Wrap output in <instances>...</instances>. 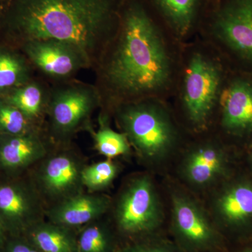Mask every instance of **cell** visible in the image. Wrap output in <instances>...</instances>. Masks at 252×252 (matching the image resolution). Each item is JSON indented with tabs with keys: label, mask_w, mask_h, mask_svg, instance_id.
Wrapping results in <instances>:
<instances>
[{
	"label": "cell",
	"mask_w": 252,
	"mask_h": 252,
	"mask_svg": "<svg viewBox=\"0 0 252 252\" xmlns=\"http://www.w3.org/2000/svg\"><path fill=\"white\" fill-rule=\"evenodd\" d=\"M100 107L147 99L163 89L171 76L165 41L139 0H125L115 34L94 68Z\"/></svg>",
	"instance_id": "6da1fadb"
},
{
	"label": "cell",
	"mask_w": 252,
	"mask_h": 252,
	"mask_svg": "<svg viewBox=\"0 0 252 252\" xmlns=\"http://www.w3.org/2000/svg\"><path fill=\"white\" fill-rule=\"evenodd\" d=\"M125 0H19L11 28L21 44L36 39L70 43L94 69L115 34Z\"/></svg>",
	"instance_id": "7a4b0ae2"
},
{
	"label": "cell",
	"mask_w": 252,
	"mask_h": 252,
	"mask_svg": "<svg viewBox=\"0 0 252 252\" xmlns=\"http://www.w3.org/2000/svg\"><path fill=\"white\" fill-rule=\"evenodd\" d=\"M147 99L116 107L124 133L141 157L154 160L170 151L175 140L173 126L161 108Z\"/></svg>",
	"instance_id": "3957f363"
},
{
	"label": "cell",
	"mask_w": 252,
	"mask_h": 252,
	"mask_svg": "<svg viewBox=\"0 0 252 252\" xmlns=\"http://www.w3.org/2000/svg\"><path fill=\"white\" fill-rule=\"evenodd\" d=\"M99 107L100 97L94 85L74 79L54 84L46 112L51 135L60 140L70 137Z\"/></svg>",
	"instance_id": "277c9868"
},
{
	"label": "cell",
	"mask_w": 252,
	"mask_h": 252,
	"mask_svg": "<svg viewBox=\"0 0 252 252\" xmlns=\"http://www.w3.org/2000/svg\"><path fill=\"white\" fill-rule=\"evenodd\" d=\"M221 73L213 60L201 53L192 55L184 76V107L193 125L206 124L220 94Z\"/></svg>",
	"instance_id": "5b68a950"
},
{
	"label": "cell",
	"mask_w": 252,
	"mask_h": 252,
	"mask_svg": "<svg viewBox=\"0 0 252 252\" xmlns=\"http://www.w3.org/2000/svg\"><path fill=\"white\" fill-rule=\"evenodd\" d=\"M21 44L23 54L34 69L54 84L72 80L82 69L91 68L85 54L70 43L49 39Z\"/></svg>",
	"instance_id": "8992f818"
},
{
	"label": "cell",
	"mask_w": 252,
	"mask_h": 252,
	"mask_svg": "<svg viewBox=\"0 0 252 252\" xmlns=\"http://www.w3.org/2000/svg\"><path fill=\"white\" fill-rule=\"evenodd\" d=\"M162 218L155 187L147 176L132 181L124 189L116 209L119 228L128 234L153 230Z\"/></svg>",
	"instance_id": "52a82bcc"
},
{
	"label": "cell",
	"mask_w": 252,
	"mask_h": 252,
	"mask_svg": "<svg viewBox=\"0 0 252 252\" xmlns=\"http://www.w3.org/2000/svg\"><path fill=\"white\" fill-rule=\"evenodd\" d=\"M210 21L215 35L252 63V0H220L212 10Z\"/></svg>",
	"instance_id": "ba28073f"
},
{
	"label": "cell",
	"mask_w": 252,
	"mask_h": 252,
	"mask_svg": "<svg viewBox=\"0 0 252 252\" xmlns=\"http://www.w3.org/2000/svg\"><path fill=\"white\" fill-rule=\"evenodd\" d=\"M84 165L71 152H63L46 158L37 175L40 190L57 203L81 193Z\"/></svg>",
	"instance_id": "9c48e42d"
},
{
	"label": "cell",
	"mask_w": 252,
	"mask_h": 252,
	"mask_svg": "<svg viewBox=\"0 0 252 252\" xmlns=\"http://www.w3.org/2000/svg\"><path fill=\"white\" fill-rule=\"evenodd\" d=\"M172 223L179 238L190 248H205L215 240V231L202 209L182 194L172 195Z\"/></svg>",
	"instance_id": "30bf717a"
},
{
	"label": "cell",
	"mask_w": 252,
	"mask_h": 252,
	"mask_svg": "<svg viewBox=\"0 0 252 252\" xmlns=\"http://www.w3.org/2000/svg\"><path fill=\"white\" fill-rule=\"evenodd\" d=\"M110 200L98 194L78 193L55 204L46 212L50 221L72 228L92 223L108 210Z\"/></svg>",
	"instance_id": "8fae6325"
},
{
	"label": "cell",
	"mask_w": 252,
	"mask_h": 252,
	"mask_svg": "<svg viewBox=\"0 0 252 252\" xmlns=\"http://www.w3.org/2000/svg\"><path fill=\"white\" fill-rule=\"evenodd\" d=\"M221 123L233 134L252 131V82L237 79L225 88L220 96Z\"/></svg>",
	"instance_id": "7c38bea8"
},
{
	"label": "cell",
	"mask_w": 252,
	"mask_h": 252,
	"mask_svg": "<svg viewBox=\"0 0 252 252\" xmlns=\"http://www.w3.org/2000/svg\"><path fill=\"white\" fill-rule=\"evenodd\" d=\"M43 214L39 193L18 185L0 186V215L16 226L40 222Z\"/></svg>",
	"instance_id": "4fadbf2b"
},
{
	"label": "cell",
	"mask_w": 252,
	"mask_h": 252,
	"mask_svg": "<svg viewBox=\"0 0 252 252\" xmlns=\"http://www.w3.org/2000/svg\"><path fill=\"white\" fill-rule=\"evenodd\" d=\"M48 154L46 139L40 128L0 139V162L9 169L22 168L40 161Z\"/></svg>",
	"instance_id": "5bb4252c"
},
{
	"label": "cell",
	"mask_w": 252,
	"mask_h": 252,
	"mask_svg": "<svg viewBox=\"0 0 252 252\" xmlns=\"http://www.w3.org/2000/svg\"><path fill=\"white\" fill-rule=\"evenodd\" d=\"M51 86L39 79H31L3 96V98L12 104L39 127L46 116Z\"/></svg>",
	"instance_id": "9a60e30c"
},
{
	"label": "cell",
	"mask_w": 252,
	"mask_h": 252,
	"mask_svg": "<svg viewBox=\"0 0 252 252\" xmlns=\"http://www.w3.org/2000/svg\"><path fill=\"white\" fill-rule=\"evenodd\" d=\"M217 211L225 223L233 226H243L252 223V183L234 184L220 195Z\"/></svg>",
	"instance_id": "2e32d148"
},
{
	"label": "cell",
	"mask_w": 252,
	"mask_h": 252,
	"mask_svg": "<svg viewBox=\"0 0 252 252\" xmlns=\"http://www.w3.org/2000/svg\"><path fill=\"white\" fill-rule=\"evenodd\" d=\"M225 168L223 152L215 146L205 145L189 154L185 160L184 173L190 183L204 186L222 175Z\"/></svg>",
	"instance_id": "e0dca14e"
},
{
	"label": "cell",
	"mask_w": 252,
	"mask_h": 252,
	"mask_svg": "<svg viewBox=\"0 0 252 252\" xmlns=\"http://www.w3.org/2000/svg\"><path fill=\"white\" fill-rule=\"evenodd\" d=\"M33 69L24 54L0 46V97L32 79Z\"/></svg>",
	"instance_id": "ac0fdd59"
},
{
	"label": "cell",
	"mask_w": 252,
	"mask_h": 252,
	"mask_svg": "<svg viewBox=\"0 0 252 252\" xmlns=\"http://www.w3.org/2000/svg\"><path fill=\"white\" fill-rule=\"evenodd\" d=\"M71 228L39 222L32 227L31 243L41 252H78L77 241Z\"/></svg>",
	"instance_id": "d6986e66"
},
{
	"label": "cell",
	"mask_w": 252,
	"mask_h": 252,
	"mask_svg": "<svg viewBox=\"0 0 252 252\" xmlns=\"http://www.w3.org/2000/svg\"><path fill=\"white\" fill-rule=\"evenodd\" d=\"M162 17L175 33L185 36L193 28L201 0H152Z\"/></svg>",
	"instance_id": "ffe728a7"
},
{
	"label": "cell",
	"mask_w": 252,
	"mask_h": 252,
	"mask_svg": "<svg viewBox=\"0 0 252 252\" xmlns=\"http://www.w3.org/2000/svg\"><path fill=\"white\" fill-rule=\"evenodd\" d=\"M102 123L98 130L93 132L97 152L108 158L130 153V142L125 134L112 130L105 121Z\"/></svg>",
	"instance_id": "44dd1931"
},
{
	"label": "cell",
	"mask_w": 252,
	"mask_h": 252,
	"mask_svg": "<svg viewBox=\"0 0 252 252\" xmlns=\"http://www.w3.org/2000/svg\"><path fill=\"white\" fill-rule=\"evenodd\" d=\"M40 128L33 124L21 111L0 97V132L3 135H18Z\"/></svg>",
	"instance_id": "7402d4cb"
},
{
	"label": "cell",
	"mask_w": 252,
	"mask_h": 252,
	"mask_svg": "<svg viewBox=\"0 0 252 252\" xmlns=\"http://www.w3.org/2000/svg\"><path fill=\"white\" fill-rule=\"evenodd\" d=\"M117 165L112 160H106L84 167L82 183L92 191H97L108 187L117 177Z\"/></svg>",
	"instance_id": "603a6c76"
},
{
	"label": "cell",
	"mask_w": 252,
	"mask_h": 252,
	"mask_svg": "<svg viewBox=\"0 0 252 252\" xmlns=\"http://www.w3.org/2000/svg\"><path fill=\"white\" fill-rule=\"evenodd\" d=\"M94 222L89 223L77 240L78 252H109L110 237L103 225Z\"/></svg>",
	"instance_id": "cb8c5ba5"
},
{
	"label": "cell",
	"mask_w": 252,
	"mask_h": 252,
	"mask_svg": "<svg viewBox=\"0 0 252 252\" xmlns=\"http://www.w3.org/2000/svg\"><path fill=\"white\" fill-rule=\"evenodd\" d=\"M122 252H174L171 249L162 245H146L131 247Z\"/></svg>",
	"instance_id": "d4e9b609"
},
{
	"label": "cell",
	"mask_w": 252,
	"mask_h": 252,
	"mask_svg": "<svg viewBox=\"0 0 252 252\" xmlns=\"http://www.w3.org/2000/svg\"><path fill=\"white\" fill-rule=\"evenodd\" d=\"M6 252H41L32 243L15 242L8 246Z\"/></svg>",
	"instance_id": "484cf974"
},
{
	"label": "cell",
	"mask_w": 252,
	"mask_h": 252,
	"mask_svg": "<svg viewBox=\"0 0 252 252\" xmlns=\"http://www.w3.org/2000/svg\"><path fill=\"white\" fill-rule=\"evenodd\" d=\"M3 238V227L1 225V222H0V242L2 240Z\"/></svg>",
	"instance_id": "4316f807"
},
{
	"label": "cell",
	"mask_w": 252,
	"mask_h": 252,
	"mask_svg": "<svg viewBox=\"0 0 252 252\" xmlns=\"http://www.w3.org/2000/svg\"><path fill=\"white\" fill-rule=\"evenodd\" d=\"M243 252H252V249H250V250H245Z\"/></svg>",
	"instance_id": "83f0119b"
},
{
	"label": "cell",
	"mask_w": 252,
	"mask_h": 252,
	"mask_svg": "<svg viewBox=\"0 0 252 252\" xmlns=\"http://www.w3.org/2000/svg\"><path fill=\"white\" fill-rule=\"evenodd\" d=\"M250 159H251V162H252V152H251V154H250Z\"/></svg>",
	"instance_id": "f1b7e54d"
}]
</instances>
